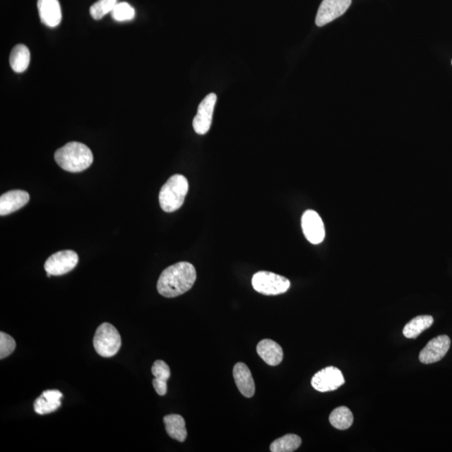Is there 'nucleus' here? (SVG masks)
Listing matches in <instances>:
<instances>
[{
  "label": "nucleus",
  "instance_id": "obj_24",
  "mask_svg": "<svg viewBox=\"0 0 452 452\" xmlns=\"http://www.w3.org/2000/svg\"><path fill=\"white\" fill-rule=\"evenodd\" d=\"M113 20L119 22L133 20L135 17V10L129 3L120 2L111 13Z\"/></svg>",
  "mask_w": 452,
  "mask_h": 452
},
{
  "label": "nucleus",
  "instance_id": "obj_2",
  "mask_svg": "<svg viewBox=\"0 0 452 452\" xmlns=\"http://www.w3.org/2000/svg\"><path fill=\"white\" fill-rule=\"evenodd\" d=\"M55 160L62 170L71 173H80L88 170L93 162V155L85 144L71 142L59 148Z\"/></svg>",
  "mask_w": 452,
  "mask_h": 452
},
{
  "label": "nucleus",
  "instance_id": "obj_25",
  "mask_svg": "<svg viewBox=\"0 0 452 452\" xmlns=\"http://www.w3.org/2000/svg\"><path fill=\"white\" fill-rule=\"evenodd\" d=\"M16 347L15 339L7 333H0V359H4L10 356Z\"/></svg>",
  "mask_w": 452,
  "mask_h": 452
},
{
  "label": "nucleus",
  "instance_id": "obj_12",
  "mask_svg": "<svg viewBox=\"0 0 452 452\" xmlns=\"http://www.w3.org/2000/svg\"><path fill=\"white\" fill-rule=\"evenodd\" d=\"M30 201V194L24 191H11L0 197V215H8L19 210Z\"/></svg>",
  "mask_w": 452,
  "mask_h": 452
},
{
  "label": "nucleus",
  "instance_id": "obj_14",
  "mask_svg": "<svg viewBox=\"0 0 452 452\" xmlns=\"http://www.w3.org/2000/svg\"><path fill=\"white\" fill-rule=\"evenodd\" d=\"M233 376L239 392L246 398L255 395L256 386L254 379L248 366L244 363H237L234 366Z\"/></svg>",
  "mask_w": 452,
  "mask_h": 452
},
{
  "label": "nucleus",
  "instance_id": "obj_4",
  "mask_svg": "<svg viewBox=\"0 0 452 452\" xmlns=\"http://www.w3.org/2000/svg\"><path fill=\"white\" fill-rule=\"evenodd\" d=\"M93 346L99 355L111 358L119 352L121 346L120 333L111 323H104L95 333Z\"/></svg>",
  "mask_w": 452,
  "mask_h": 452
},
{
  "label": "nucleus",
  "instance_id": "obj_18",
  "mask_svg": "<svg viewBox=\"0 0 452 452\" xmlns=\"http://www.w3.org/2000/svg\"><path fill=\"white\" fill-rule=\"evenodd\" d=\"M164 423L168 435L173 439L184 442L187 438L185 420L179 415H168L164 417Z\"/></svg>",
  "mask_w": 452,
  "mask_h": 452
},
{
  "label": "nucleus",
  "instance_id": "obj_8",
  "mask_svg": "<svg viewBox=\"0 0 452 452\" xmlns=\"http://www.w3.org/2000/svg\"><path fill=\"white\" fill-rule=\"evenodd\" d=\"M216 101V95L210 93L207 95L198 105L197 115L193 121L194 129L196 133L203 135L209 132Z\"/></svg>",
  "mask_w": 452,
  "mask_h": 452
},
{
  "label": "nucleus",
  "instance_id": "obj_17",
  "mask_svg": "<svg viewBox=\"0 0 452 452\" xmlns=\"http://www.w3.org/2000/svg\"><path fill=\"white\" fill-rule=\"evenodd\" d=\"M152 373L153 376V386L157 394L164 396L167 393V381L170 378L171 371L168 364L162 360H157L155 362L152 367Z\"/></svg>",
  "mask_w": 452,
  "mask_h": 452
},
{
  "label": "nucleus",
  "instance_id": "obj_13",
  "mask_svg": "<svg viewBox=\"0 0 452 452\" xmlns=\"http://www.w3.org/2000/svg\"><path fill=\"white\" fill-rule=\"evenodd\" d=\"M37 6L42 24L51 28L60 25L62 13L59 0H38Z\"/></svg>",
  "mask_w": 452,
  "mask_h": 452
},
{
  "label": "nucleus",
  "instance_id": "obj_11",
  "mask_svg": "<svg viewBox=\"0 0 452 452\" xmlns=\"http://www.w3.org/2000/svg\"><path fill=\"white\" fill-rule=\"evenodd\" d=\"M451 347V339L446 335H440L432 339L420 352L419 359L422 364H429L444 358Z\"/></svg>",
  "mask_w": 452,
  "mask_h": 452
},
{
  "label": "nucleus",
  "instance_id": "obj_19",
  "mask_svg": "<svg viewBox=\"0 0 452 452\" xmlns=\"http://www.w3.org/2000/svg\"><path fill=\"white\" fill-rule=\"evenodd\" d=\"M30 52L25 44H17L13 48L10 56L11 66L13 71L22 73L29 67Z\"/></svg>",
  "mask_w": 452,
  "mask_h": 452
},
{
  "label": "nucleus",
  "instance_id": "obj_6",
  "mask_svg": "<svg viewBox=\"0 0 452 452\" xmlns=\"http://www.w3.org/2000/svg\"><path fill=\"white\" fill-rule=\"evenodd\" d=\"M79 257L73 251H61L55 253L45 261L44 268L52 275H62L70 273L78 266Z\"/></svg>",
  "mask_w": 452,
  "mask_h": 452
},
{
  "label": "nucleus",
  "instance_id": "obj_1",
  "mask_svg": "<svg viewBox=\"0 0 452 452\" xmlns=\"http://www.w3.org/2000/svg\"><path fill=\"white\" fill-rule=\"evenodd\" d=\"M196 270L186 261L178 262L162 271L157 289L160 295L173 298L191 290L196 281Z\"/></svg>",
  "mask_w": 452,
  "mask_h": 452
},
{
  "label": "nucleus",
  "instance_id": "obj_3",
  "mask_svg": "<svg viewBox=\"0 0 452 452\" xmlns=\"http://www.w3.org/2000/svg\"><path fill=\"white\" fill-rule=\"evenodd\" d=\"M189 191V183L184 175L174 174L162 185L160 193L162 210L167 213L178 210L185 200Z\"/></svg>",
  "mask_w": 452,
  "mask_h": 452
},
{
  "label": "nucleus",
  "instance_id": "obj_26",
  "mask_svg": "<svg viewBox=\"0 0 452 452\" xmlns=\"http://www.w3.org/2000/svg\"><path fill=\"white\" fill-rule=\"evenodd\" d=\"M451 64H452V61H451Z\"/></svg>",
  "mask_w": 452,
  "mask_h": 452
},
{
  "label": "nucleus",
  "instance_id": "obj_10",
  "mask_svg": "<svg viewBox=\"0 0 452 452\" xmlns=\"http://www.w3.org/2000/svg\"><path fill=\"white\" fill-rule=\"evenodd\" d=\"M302 228L307 241L314 245L323 242L325 228L323 220L314 210H307L302 217Z\"/></svg>",
  "mask_w": 452,
  "mask_h": 452
},
{
  "label": "nucleus",
  "instance_id": "obj_22",
  "mask_svg": "<svg viewBox=\"0 0 452 452\" xmlns=\"http://www.w3.org/2000/svg\"><path fill=\"white\" fill-rule=\"evenodd\" d=\"M302 439L294 434H288L271 443L270 451L273 452H292L299 448Z\"/></svg>",
  "mask_w": 452,
  "mask_h": 452
},
{
  "label": "nucleus",
  "instance_id": "obj_15",
  "mask_svg": "<svg viewBox=\"0 0 452 452\" xmlns=\"http://www.w3.org/2000/svg\"><path fill=\"white\" fill-rule=\"evenodd\" d=\"M257 354L266 364L277 366L282 363L283 350L282 347L270 339H263L256 347Z\"/></svg>",
  "mask_w": 452,
  "mask_h": 452
},
{
  "label": "nucleus",
  "instance_id": "obj_23",
  "mask_svg": "<svg viewBox=\"0 0 452 452\" xmlns=\"http://www.w3.org/2000/svg\"><path fill=\"white\" fill-rule=\"evenodd\" d=\"M119 0H98L90 8V16L94 20H99L114 10Z\"/></svg>",
  "mask_w": 452,
  "mask_h": 452
},
{
  "label": "nucleus",
  "instance_id": "obj_20",
  "mask_svg": "<svg viewBox=\"0 0 452 452\" xmlns=\"http://www.w3.org/2000/svg\"><path fill=\"white\" fill-rule=\"evenodd\" d=\"M434 319L432 316H418L407 323L403 329V334L407 338H417L424 330L432 327Z\"/></svg>",
  "mask_w": 452,
  "mask_h": 452
},
{
  "label": "nucleus",
  "instance_id": "obj_21",
  "mask_svg": "<svg viewBox=\"0 0 452 452\" xmlns=\"http://www.w3.org/2000/svg\"><path fill=\"white\" fill-rule=\"evenodd\" d=\"M329 422L334 428L343 431L351 427L354 422V415L347 407H338L330 414Z\"/></svg>",
  "mask_w": 452,
  "mask_h": 452
},
{
  "label": "nucleus",
  "instance_id": "obj_5",
  "mask_svg": "<svg viewBox=\"0 0 452 452\" xmlns=\"http://www.w3.org/2000/svg\"><path fill=\"white\" fill-rule=\"evenodd\" d=\"M251 283L257 292L266 296L285 293L291 286V282L287 278L269 271L256 273L253 275Z\"/></svg>",
  "mask_w": 452,
  "mask_h": 452
},
{
  "label": "nucleus",
  "instance_id": "obj_7",
  "mask_svg": "<svg viewBox=\"0 0 452 452\" xmlns=\"http://www.w3.org/2000/svg\"><path fill=\"white\" fill-rule=\"evenodd\" d=\"M345 383V379L341 370L333 366L316 373L311 382L316 391L322 393L336 391Z\"/></svg>",
  "mask_w": 452,
  "mask_h": 452
},
{
  "label": "nucleus",
  "instance_id": "obj_9",
  "mask_svg": "<svg viewBox=\"0 0 452 452\" xmlns=\"http://www.w3.org/2000/svg\"><path fill=\"white\" fill-rule=\"evenodd\" d=\"M352 0H323L316 17V25L322 27L338 19L351 6Z\"/></svg>",
  "mask_w": 452,
  "mask_h": 452
},
{
  "label": "nucleus",
  "instance_id": "obj_16",
  "mask_svg": "<svg viewBox=\"0 0 452 452\" xmlns=\"http://www.w3.org/2000/svg\"><path fill=\"white\" fill-rule=\"evenodd\" d=\"M63 397L62 393L53 390L47 391L42 393L34 403L35 413L39 415H47L54 412L61 405V399Z\"/></svg>",
  "mask_w": 452,
  "mask_h": 452
}]
</instances>
